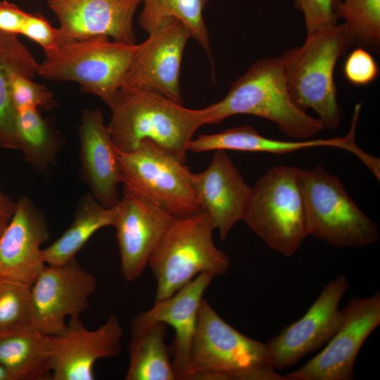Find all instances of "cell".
Segmentation results:
<instances>
[{
	"label": "cell",
	"instance_id": "6da1fadb",
	"mask_svg": "<svg viewBox=\"0 0 380 380\" xmlns=\"http://www.w3.org/2000/svg\"><path fill=\"white\" fill-rule=\"evenodd\" d=\"M108 129L122 152L151 141L185 163L188 146L197 129L208 124L205 108H186L158 93L120 87L109 106Z\"/></svg>",
	"mask_w": 380,
	"mask_h": 380
},
{
	"label": "cell",
	"instance_id": "7a4b0ae2",
	"mask_svg": "<svg viewBox=\"0 0 380 380\" xmlns=\"http://www.w3.org/2000/svg\"><path fill=\"white\" fill-rule=\"evenodd\" d=\"M208 124H219L235 115H251L274 123L286 136L308 139L324 127L293 101L281 57L262 58L232 84L226 96L205 108Z\"/></svg>",
	"mask_w": 380,
	"mask_h": 380
},
{
	"label": "cell",
	"instance_id": "3957f363",
	"mask_svg": "<svg viewBox=\"0 0 380 380\" xmlns=\"http://www.w3.org/2000/svg\"><path fill=\"white\" fill-rule=\"evenodd\" d=\"M184 380H286L272 367L266 343L227 324L203 299Z\"/></svg>",
	"mask_w": 380,
	"mask_h": 380
},
{
	"label": "cell",
	"instance_id": "277c9868",
	"mask_svg": "<svg viewBox=\"0 0 380 380\" xmlns=\"http://www.w3.org/2000/svg\"><path fill=\"white\" fill-rule=\"evenodd\" d=\"M352 45L343 24L310 34L304 43L286 50L281 56L289 94L294 103L317 115L324 128L338 127L341 108L334 79L336 64Z\"/></svg>",
	"mask_w": 380,
	"mask_h": 380
},
{
	"label": "cell",
	"instance_id": "5b68a950",
	"mask_svg": "<svg viewBox=\"0 0 380 380\" xmlns=\"http://www.w3.org/2000/svg\"><path fill=\"white\" fill-rule=\"evenodd\" d=\"M214 229L202 210L175 217L148 262L156 281L155 301L171 296L200 274L227 273L230 260L215 246Z\"/></svg>",
	"mask_w": 380,
	"mask_h": 380
},
{
	"label": "cell",
	"instance_id": "8992f818",
	"mask_svg": "<svg viewBox=\"0 0 380 380\" xmlns=\"http://www.w3.org/2000/svg\"><path fill=\"white\" fill-rule=\"evenodd\" d=\"M243 220L270 248L294 255L309 236L300 168L279 165L262 175Z\"/></svg>",
	"mask_w": 380,
	"mask_h": 380
},
{
	"label": "cell",
	"instance_id": "52a82bcc",
	"mask_svg": "<svg viewBox=\"0 0 380 380\" xmlns=\"http://www.w3.org/2000/svg\"><path fill=\"white\" fill-rule=\"evenodd\" d=\"M137 44L110 41L107 37L76 40L45 53L37 75L59 82H74L109 106L122 87Z\"/></svg>",
	"mask_w": 380,
	"mask_h": 380
},
{
	"label": "cell",
	"instance_id": "ba28073f",
	"mask_svg": "<svg viewBox=\"0 0 380 380\" xmlns=\"http://www.w3.org/2000/svg\"><path fill=\"white\" fill-rule=\"evenodd\" d=\"M309 235L336 247L363 248L379 232L353 201L338 177L322 167L300 168Z\"/></svg>",
	"mask_w": 380,
	"mask_h": 380
},
{
	"label": "cell",
	"instance_id": "9c48e42d",
	"mask_svg": "<svg viewBox=\"0 0 380 380\" xmlns=\"http://www.w3.org/2000/svg\"><path fill=\"white\" fill-rule=\"evenodd\" d=\"M116 153L124 189L141 194L174 217L201 210L192 172L171 153L151 141L129 152L116 148Z\"/></svg>",
	"mask_w": 380,
	"mask_h": 380
},
{
	"label": "cell",
	"instance_id": "30bf717a",
	"mask_svg": "<svg viewBox=\"0 0 380 380\" xmlns=\"http://www.w3.org/2000/svg\"><path fill=\"white\" fill-rule=\"evenodd\" d=\"M343 322L325 348L287 374L286 380H352L357 356L380 324V293L353 297L343 308Z\"/></svg>",
	"mask_w": 380,
	"mask_h": 380
},
{
	"label": "cell",
	"instance_id": "8fae6325",
	"mask_svg": "<svg viewBox=\"0 0 380 380\" xmlns=\"http://www.w3.org/2000/svg\"><path fill=\"white\" fill-rule=\"evenodd\" d=\"M96 289V278L76 258L61 265H46L31 286L34 327L48 336L61 334L66 317L87 310Z\"/></svg>",
	"mask_w": 380,
	"mask_h": 380
},
{
	"label": "cell",
	"instance_id": "7c38bea8",
	"mask_svg": "<svg viewBox=\"0 0 380 380\" xmlns=\"http://www.w3.org/2000/svg\"><path fill=\"white\" fill-rule=\"evenodd\" d=\"M349 286L345 275L330 281L302 317L266 343L271 364L276 370L296 364L332 338L343 320L339 305Z\"/></svg>",
	"mask_w": 380,
	"mask_h": 380
},
{
	"label": "cell",
	"instance_id": "4fadbf2b",
	"mask_svg": "<svg viewBox=\"0 0 380 380\" xmlns=\"http://www.w3.org/2000/svg\"><path fill=\"white\" fill-rule=\"evenodd\" d=\"M190 37L188 28L178 20L148 34L144 42L137 44L121 87L153 91L182 104L180 68Z\"/></svg>",
	"mask_w": 380,
	"mask_h": 380
},
{
	"label": "cell",
	"instance_id": "5bb4252c",
	"mask_svg": "<svg viewBox=\"0 0 380 380\" xmlns=\"http://www.w3.org/2000/svg\"><path fill=\"white\" fill-rule=\"evenodd\" d=\"M114 224L125 279L141 277L175 217L140 194L124 189Z\"/></svg>",
	"mask_w": 380,
	"mask_h": 380
},
{
	"label": "cell",
	"instance_id": "9a60e30c",
	"mask_svg": "<svg viewBox=\"0 0 380 380\" xmlns=\"http://www.w3.org/2000/svg\"><path fill=\"white\" fill-rule=\"evenodd\" d=\"M122 336L115 315L94 330L86 328L80 317H70L63 333L50 336L51 379H94L96 362L118 355Z\"/></svg>",
	"mask_w": 380,
	"mask_h": 380
},
{
	"label": "cell",
	"instance_id": "2e32d148",
	"mask_svg": "<svg viewBox=\"0 0 380 380\" xmlns=\"http://www.w3.org/2000/svg\"><path fill=\"white\" fill-rule=\"evenodd\" d=\"M142 1L48 0L47 4L59 22L61 44L97 37L134 44L133 20Z\"/></svg>",
	"mask_w": 380,
	"mask_h": 380
},
{
	"label": "cell",
	"instance_id": "e0dca14e",
	"mask_svg": "<svg viewBox=\"0 0 380 380\" xmlns=\"http://www.w3.org/2000/svg\"><path fill=\"white\" fill-rule=\"evenodd\" d=\"M49 236L44 213L28 196H20L0 236V279L31 286L46 265L41 246Z\"/></svg>",
	"mask_w": 380,
	"mask_h": 380
},
{
	"label": "cell",
	"instance_id": "ac0fdd59",
	"mask_svg": "<svg viewBox=\"0 0 380 380\" xmlns=\"http://www.w3.org/2000/svg\"><path fill=\"white\" fill-rule=\"evenodd\" d=\"M191 182L201 210L224 241L233 227L243 220L252 188L223 150L215 151L204 170L191 173Z\"/></svg>",
	"mask_w": 380,
	"mask_h": 380
},
{
	"label": "cell",
	"instance_id": "d6986e66",
	"mask_svg": "<svg viewBox=\"0 0 380 380\" xmlns=\"http://www.w3.org/2000/svg\"><path fill=\"white\" fill-rule=\"evenodd\" d=\"M78 135L81 178L99 203L113 207L119 201L122 177L115 146L100 110L82 111Z\"/></svg>",
	"mask_w": 380,
	"mask_h": 380
},
{
	"label": "cell",
	"instance_id": "ffe728a7",
	"mask_svg": "<svg viewBox=\"0 0 380 380\" xmlns=\"http://www.w3.org/2000/svg\"><path fill=\"white\" fill-rule=\"evenodd\" d=\"M213 278L206 273L198 274L171 296L155 301L151 308L138 314L132 322L131 329L156 322L173 328L175 336L170 346L177 379L184 380L186 373L200 305Z\"/></svg>",
	"mask_w": 380,
	"mask_h": 380
},
{
	"label": "cell",
	"instance_id": "44dd1931",
	"mask_svg": "<svg viewBox=\"0 0 380 380\" xmlns=\"http://www.w3.org/2000/svg\"><path fill=\"white\" fill-rule=\"evenodd\" d=\"M356 127L357 123L351 122L349 132L341 137L283 141L267 138L251 126L243 125L216 134H200L190 141L188 151L201 153L223 150L283 154L308 148L334 147L349 151L361 159L365 152L355 141Z\"/></svg>",
	"mask_w": 380,
	"mask_h": 380
},
{
	"label": "cell",
	"instance_id": "7402d4cb",
	"mask_svg": "<svg viewBox=\"0 0 380 380\" xmlns=\"http://www.w3.org/2000/svg\"><path fill=\"white\" fill-rule=\"evenodd\" d=\"M116 204L107 208L89 193L78 201L70 227L49 246L42 249L46 265H61L75 258L89 239L101 228L114 226Z\"/></svg>",
	"mask_w": 380,
	"mask_h": 380
},
{
	"label": "cell",
	"instance_id": "603a6c76",
	"mask_svg": "<svg viewBox=\"0 0 380 380\" xmlns=\"http://www.w3.org/2000/svg\"><path fill=\"white\" fill-rule=\"evenodd\" d=\"M38 64L18 35L0 32V147L3 148L18 151L11 75L18 72L34 80Z\"/></svg>",
	"mask_w": 380,
	"mask_h": 380
},
{
	"label": "cell",
	"instance_id": "cb8c5ba5",
	"mask_svg": "<svg viewBox=\"0 0 380 380\" xmlns=\"http://www.w3.org/2000/svg\"><path fill=\"white\" fill-rule=\"evenodd\" d=\"M50 336L34 326L0 335V363L15 380L51 379Z\"/></svg>",
	"mask_w": 380,
	"mask_h": 380
},
{
	"label": "cell",
	"instance_id": "d4e9b609",
	"mask_svg": "<svg viewBox=\"0 0 380 380\" xmlns=\"http://www.w3.org/2000/svg\"><path fill=\"white\" fill-rule=\"evenodd\" d=\"M167 325L161 322L131 329L129 364L126 380H175L170 346L165 343Z\"/></svg>",
	"mask_w": 380,
	"mask_h": 380
},
{
	"label": "cell",
	"instance_id": "484cf974",
	"mask_svg": "<svg viewBox=\"0 0 380 380\" xmlns=\"http://www.w3.org/2000/svg\"><path fill=\"white\" fill-rule=\"evenodd\" d=\"M15 129L18 151L25 161L40 174L47 175L64 146L58 130L37 108L18 110Z\"/></svg>",
	"mask_w": 380,
	"mask_h": 380
},
{
	"label": "cell",
	"instance_id": "4316f807",
	"mask_svg": "<svg viewBox=\"0 0 380 380\" xmlns=\"http://www.w3.org/2000/svg\"><path fill=\"white\" fill-rule=\"evenodd\" d=\"M210 0H143L139 18L141 27L148 34L172 20H178L189 30L206 53L212 65L213 53L203 13Z\"/></svg>",
	"mask_w": 380,
	"mask_h": 380
},
{
	"label": "cell",
	"instance_id": "83f0119b",
	"mask_svg": "<svg viewBox=\"0 0 380 380\" xmlns=\"http://www.w3.org/2000/svg\"><path fill=\"white\" fill-rule=\"evenodd\" d=\"M338 15L344 21L352 45L379 49L380 0H339Z\"/></svg>",
	"mask_w": 380,
	"mask_h": 380
},
{
	"label": "cell",
	"instance_id": "f1b7e54d",
	"mask_svg": "<svg viewBox=\"0 0 380 380\" xmlns=\"http://www.w3.org/2000/svg\"><path fill=\"white\" fill-rule=\"evenodd\" d=\"M32 326L31 286L0 279V335Z\"/></svg>",
	"mask_w": 380,
	"mask_h": 380
},
{
	"label": "cell",
	"instance_id": "f546056e",
	"mask_svg": "<svg viewBox=\"0 0 380 380\" xmlns=\"http://www.w3.org/2000/svg\"><path fill=\"white\" fill-rule=\"evenodd\" d=\"M10 87L16 111L26 108L49 110L56 106L53 95L46 86L34 82L24 75L13 72Z\"/></svg>",
	"mask_w": 380,
	"mask_h": 380
},
{
	"label": "cell",
	"instance_id": "4dcf8cb0",
	"mask_svg": "<svg viewBox=\"0 0 380 380\" xmlns=\"http://www.w3.org/2000/svg\"><path fill=\"white\" fill-rule=\"evenodd\" d=\"M339 0H294V4L303 15L306 33L338 24Z\"/></svg>",
	"mask_w": 380,
	"mask_h": 380
},
{
	"label": "cell",
	"instance_id": "1f68e13d",
	"mask_svg": "<svg viewBox=\"0 0 380 380\" xmlns=\"http://www.w3.org/2000/svg\"><path fill=\"white\" fill-rule=\"evenodd\" d=\"M346 79L356 86H365L372 82L377 77L379 68L373 56L367 49L359 46L348 56L344 65Z\"/></svg>",
	"mask_w": 380,
	"mask_h": 380
},
{
	"label": "cell",
	"instance_id": "d6a6232c",
	"mask_svg": "<svg viewBox=\"0 0 380 380\" xmlns=\"http://www.w3.org/2000/svg\"><path fill=\"white\" fill-rule=\"evenodd\" d=\"M21 34L40 45L44 53L53 51L61 44L58 28L52 27L39 13L28 14Z\"/></svg>",
	"mask_w": 380,
	"mask_h": 380
},
{
	"label": "cell",
	"instance_id": "836d02e7",
	"mask_svg": "<svg viewBox=\"0 0 380 380\" xmlns=\"http://www.w3.org/2000/svg\"><path fill=\"white\" fill-rule=\"evenodd\" d=\"M29 13L7 0L0 1V32L21 34Z\"/></svg>",
	"mask_w": 380,
	"mask_h": 380
},
{
	"label": "cell",
	"instance_id": "e575fe53",
	"mask_svg": "<svg viewBox=\"0 0 380 380\" xmlns=\"http://www.w3.org/2000/svg\"><path fill=\"white\" fill-rule=\"evenodd\" d=\"M16 205L9 196L0 187V236L10 222Z\"/></svg>",
	"mask_w": 380,
	"mask_h": 380
},
{
	"label": "cell",
	"instance_id": "d590c367",
	"mask_svg": "<svg viewBox=\"0 0 380 380\" xmlns=\"http://www.w3.org/2000/svg\"><path fill=\"white\" fill-rule=\"evenodd\" d=\"M0 380H15L11 372L0 363Z\"/></svg>",
	"mask_w": 380,
	"mask_h": 380
}]
</instances>
